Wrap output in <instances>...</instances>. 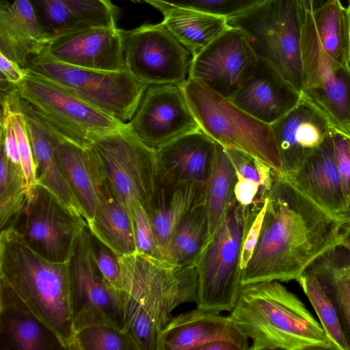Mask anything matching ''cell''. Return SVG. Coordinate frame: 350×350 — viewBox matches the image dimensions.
<instances>
[{
	"label": "cell",
	"mask_w": 350,
	"mask_h": 350,
	"mask_svg": "<svg viewBox=\"0 0 350 350\" xmlns=\"http://www.w3.org/2000/svg\"><path fill=\"white\" fill-rule=\"evenodd\" d=\"M346 219L319 207L274 170L258 241L242 271V285L297 280L319 255L337 245Z\"/></svg>",
	"instance_id": "1"
},
{
	"label": "cell",
	"mask_w": 350,
	"mask_h": 350,
	"mask_svg": "<svg viewBox=\"0 0 350 350\" xmlns=\"http://www.w3.org/2000/svg\"><path fill=\"white\" fill-rule=\"evenodd\" d=\"M122 330L136 350H161V333L180 305L195 302L196 265L180 266L139 253L119 256Z\"/></svg>",
	"instance_id": "2"
},
{
	"label": "cell",
	"mask_w": 350,
	"mask_h": 350,
	"mask_svg": "<svg viewBox=\"0 0 350 350\" xmlns=\"http://www.w3.org/2000/svg\"><path fill=\"white\" fill-rule=\"evenodd\" d=\"M22 308L39 319L64 349L72 350L75 332L68 261L48 260L11 228L0 234V307Z\"/></svg>",
	"instance_id": "3"
},
{
	"label": "cell",
	"mask_w": 350,
	"mask_h": 350,
	"mask_svg": "<svg viewBox=\"0 0 350 350\" xmlns=\"http://www.w3.org/2000/svg\"><path fill=\"white\" fill-rule=\"evenodd\" d=\"M251 350H336L322 325L279 281L243 285L230 312Z\"/></svg>",
	"instance_id": "4"
},
{
	"label": "cell",
	"mask_w": 350,
	"mask_h": 350,
	"mask_svg": "<svg viewBox=\"0 0 350 350\" xmlns=\"http://www.w3.org/2000/svg\"><path fill=\"white\" fill-rule=\"evenodd\" d=\"M261 208L243 207L234 196L228 203L196 262L198 308L220 313L234 308L243 286L241 255L244 239Z\"/></svg>",
	"instance_id": "5"
},
{
	"label": "cell",
	"mask_w": 350,
	"mask_h": 350,
	"mask_svg": "<svg viewBox=\"0 0 350 350\" xmlns=\"http://www.w3.org/2000/svg\"><path fill=\"white\" fill-rule=\"evenodd\" d=\"M16 88L22 106L47 129L83 148L129 126L28 70Z\"/></svg>",
	"instance_id": "6"
},
{
	"label": "cell",
	"mask_w": 350,
	"mask_h": 350,
	"mask_svg": "<svg viewBox=\"0 0 350 350\" xmlns=\"http://www.w3.org/2000/svg\"><path fill=\"white\" fill-rule=\"evenodd\" d=\"M180 86L200 129L216 144L246 152L283 174L271 125L198 80L188 78Z\"/></svg>",
	"instance_id": "7"
},
{
	"label": "cell",
	"mask_w": 350,
	"mask_h": 350,
	"mask_svg": "<svg viewBox=\"0 0 350 350\" xmlns=\"http://www.w3.org/2000/svg\"><path fill=\"white\" fill-rule=\"evenodd\" d=\"M304 12L298 0H265L227 19L229 27L243 32L256 56L271 63L301 93Z\"/></svg>",
	"instance_id": "8"
},
{
	"label": "cell",
	"mask_w": 350,
	"mask_h": 350,
	"mask_svg": "<svg viewBox=\"0 0 350 350\" xmlns=\"http://www.w3.org/2000/svg\"><path fill=\"white\" fill-rule=\"evenodd\" d=\"M24 69L46 79L124 123L131 120L148 87L126 70L103 71L74 66L44 53L30 57Z\"/></svg>",
	"instance_id": "9"
},
{
	"label": "cell",
	"mask_w": 350,
	"mask_h": 350,
	"mask_svg": "<svg viewBox=\"0 0 350 350\" xmlns=\"http://www.w3.org/2000/svg\"><path fill=\"white\" fill-rule=\"evenodd\" d=\"M89 148L128 211L137 202L146 210L157 187L156 150L144 144L130 124L96 139Z\"/></svg>",
	"instance_id": "10"
},
{
	"label": "cell",
	"mask_w": 350,
	"mask_h": 350,
	"mask_svg": "<svg viewBox=\"0 0 350 350\" xmlns=\"http://www.w3.org/2000/svg\"><path fill=\"white\" fill-rule=\"evenodd\" d=\"M87 225L81 215L37 184L27 192L22 206L7 227L44 258L64 262L68 261L76 238Z\"/></svg>",
	"instance_id": "11"
},
{
	"label": "cell",
	"mask_w": 350,
	"mask_h": 350,
	"mask_svg": "<svg viewBox=\"0 0 350 350\" xmlns=\"http://www.w3.org/2000/svg\"><path fill=\"white\" fill-rule=\"evenodd\" d=\"M126 70L146 85H180L192 55L161 23L122 30Z\"/></svg>",
	"instance_id": "12"
},
{
	"label": "cell",
	"mask_w": 350,
	"mask_h": 350,
	"mask_svg": "<svg viewBox=\"0 0 350 350\" xmlns=\"http://www.w3.org/2000/svg\"><path fill=\"white\" fill-rule=\"evenodd\" d=\"M68 271L75 334L96 324L122 330L120 294L110 286L95 262L88 225L75 239L68 260Z\"/></svg>",
	"instance_id": "13"
},
{
	"label": "cell",
	"mask_w": 350,
	"mask_h": 350,
	"mask_svg": "<svg viewBox=\"0 0 350 350\" xmlns=\"http://www.w3.org/2000/svg\"><path fill=\"white\" fill-rule=\"evenodd\" d=\"M301 56L302 96L321 109L335 128L350 135V65L331 60L304 19Z\"/></svg>",
	"instance_id": "14"
},
{
	"label": "cell",
	"mask_w": 350,
	"mask_h": 350,
	"mask_svg": "<svg viewBox=\"0 0 350 350\" xmlns=\"http://www.w3.org/2000/svg\"><path fill=\"white\" fill-rule=\"evenodd\" d=\"M129 123L135 135L155 150L201 130L180 85L148 86Z\"/></svg>",
	"instance_id": "15"
},
{
	"label": "cell",
	"mask_w": 350,
	"mask_h": 350,
	"mask_svg": "<svg viewBox=\"0 0 350 350\" xmlns=\"http://www.w3.org/2000/svg\"><path fill=\"white\" fill-rule=\"evenodd\" d=\"M256 56L239 29L228 27L192 57L188 78L230 99L239 89Z\"/></svg>",
	"instance_id": "16"
},
{
	"label": "cell",
	"mask_w": 350,
	"mask_h": 350,
	"mask_svg": "<svg viewBox=\"0 0 350 350\" xmlns=\"http://www.w3.org/2000/svg\"><path fill=\"white\" fill-rule=\"evenodd\" d=\"M301 96L271 63L256 57L239 89L229 100L271 125L293 109Z\"/></svg>",
	"instance_id": "17"
},
{
	"label": "cell",
	"mask_w": 350,
	"mask_h": 350,
	"mask_svg": "<svg viewBox=\"0 0 350 350\" xmlns=\"http://www.w3.org/2000/svg\"><path fill=\"white\" fill-rule=\"evenodd\" d=\"M44 53L74 66L103 71L126 70L121 29L115 27L84 29L49 42Z\"/></svg>",
	"instance_id": "18"
},
{
	"label": "cell",
	"mask_w": 350,
	"mask_h": 350,
	"mask_svg": "<svg viewBox=\"0 0 350 350\" xmlns=\"http://www.w3.org/2000/svg\"><path fill=\"white\" fill-rule=\"evenodd\" d=\"M271 126L285 176L293 173L334 127L326 114L303 96L293 109Z\"/></svg>",
	"instance_id": "19"
},
{
	"label": "cell",
	"mask_w": 350,
	"mask_h": 350,
	"mask_svg": "<svg viewBox=\"0 0 350 350\" xmlns=\"http://www.w3.org/2000/svg\"><path fill=\"white\" fill-rule=\"evenodd\" d=\"M216 146L200 130L156 150L158 183L168 187L184 184L206 185Z\"/></svg>",
	"instance_id": "20"
},
{
	"label": "cell",
	"mask_w": 350,
	"mask_h": 350,
	"mask_svg": "<svg viewBox=\"0 0 350 350\" xmlns=\"http://www.w3.org/2000/svg\"><path fill=\"white\" fill-rule=\"evenodd\" d=\"M286 176L327 213L342 219L350 217L335 161L332 130L301 165Z\"/></svg>",
	"instance_id": "21"
},
{
	"label": "cell",
	"mask_w": 350,
	"mask_h": 350,
	"mask_svg": "<svg viewBox=\"0 0 350 350\" xmlns=\"http://www.w3.org/2000/svg\"><path fill=\"white\" fill-rule=\"evenodd\" d=\"M49 42L79 30L115 27L120 9L111 0H29Z\"/></svg>",
	"instance_id": "22"
},
{
	"label": "cell",
	"mask_w": 350,
	"mask_h": 350,
	"mask_svg": "<svg viewBox=\"0 0 350 350\" xmlns=\"http://www.w3.org/2000/svg\"><path fill=\"white\" fill-rule=\"evenodd\" d=\"M215 341L234 343L240 350L250 348L230 316L197 308L171 319L161 333V350H199Z\"/></svg>",
	"instance_id": "23"
},
{
	"label": "cell",
	"mask_w": 350,
	"mask_h": 350,
	"mask_svg": "<svg viewBox=\"0 0 350 350\" xmlns=\"http://www.w3.org/2000/svg\"><path fill=\"white\" fill-rule=\"evenodd\" d=\"M95 180L98 206L88 226L95 237L119 256L136 253L131 215L118 198L90 148L87 149Z\"/></svg>",
	"instance_id": "24"
},
{
	"label": "cell",
	"mask_w": 350,
	"mask_h": 350,
	"mask_svg": "<svg viewBox=\"0 0 350 350\" xmlns=\"http://www.w3.org/2000/svg\"><path fill=\"white\" fill-rule=\"evenodd\" d=\"M48 44L29 0L0 3V53L24 69Z\"/></svg>",
	"instance_id": "25"
},
{
	"label": "cell",
	"mask_w": 350,
	"mask_h": 350,
	"mask_svg": "<svg viewBox=\"0 0 350 350\" xmlns=\"http://www.w3.org/2000/svg\"><path fill=\"white\" fill-rule=\"evenodd\" d=\"M206 185L184 184L157 187L147 208L154 237L162 258L181 217L191 208L205 203Z\"/></svg>",
	"instance_id": "26"
},
{
	"label": "cell",
	"mask_w": 350,
	"mask_h": 350,
	"mask_svg": "<svg viewBox=\"0 0 350 350\" xmlns=\"http://www.w3.org/2000/svg\"><path fill=\"white\" fill-rule=\"evenodd\" d=\"M304 271L316 278L335 307L350 350V250L335 245Z\"/></svg>",
	"instance_id": "27"
},
{
	"label": "cell",
	"mask_w": 350,
	"mask_h": 350,
	"mask_svg": "<svg viewBox=\"0 0 350 350\" xmlns=\"http://www.w3.org/2000/svg\"><path fill=\"white\" fill-rule=\"evenodd\" d=\"M21 107L26 118L33 151L36 184L45 187L65 206L84 218L83 211L74 198L55 157L52 133L22 105Z\"/></svg>",
	"instance_id": "28"
},
{
	"label": "cell",
	"mask_w": 350,
	"mask_h": 350,
	"mask_svg": "<svg viewBox=\"0 0 350 350\" xmlns=\"http://www.w3.org/2000/svg\"><path fill=\"white\" fill-rule=\"evenodd\" d=\"M53 135L55 157L88 222L97 209L98 196L87 148Z\"/></svg>",
	"instance_id": "29"
},
{
	"label": "cell",
	"mask_w": 350,
	"mask_h": 350,
	"mask_svg": "<svg viewBox=\"0 0 350 350\" xmlns=\"http://www.w3.org/2000/svg\"><path fill=\"white\" fill-rule=\"evenodd\" d=\"M1 350L64 349L55 335L29 311L0 307Z\"/></svg>",
	"instance_id": "30"
},
{
	"label": "cell",
	"mask_w": 350,
	"mask_h": 350,
	"mask_svg": "<svg viewBox=\"0 0 350 350\" xmlns=\"http://www.w3.org/2000/svg\"><path fill=\"white\" fill-rule=\"evenodd\" d=\"M304 20L331 60L340 66L350 65L347 10L340 0H329L313 12L304 11Z\"/></svg>",
	"instance_id": "31"
},
{
	"label": "cell",
	"mask_w": 350,
	"mask_h": 350,
	"mask_svg": "<svg viewBox=\"0 0 350 350\" xmlns=\"http://www.w3.org/2000/svg\"><path fill=\"white\" fill-rule=\"evenodd\" d=\"M160 12L163 15L162 23L192 57L229 27L224 17L194 10L169 8Z\"/></svg>",
	"instance_id": "32"
},
{
	"label": "cell",
	"mask_w": 350,
	"mask_h": 350,
	"mask_svg": "<svg viewBox=\"0 0 350 350\" xmlns=\"http://www.w3.org/2000/svg\"><path fill=\"white\" fill-rule=\"evenodd\" d=\"M205 203L187 211L179 219L170 241L165 259L174 265H196L209 239Z\"/></svg>",
	"instance_id": "33"
},
{
	"label": "cell",
	"mask_w": 350,
	"mask_h": 350,
	"mask_svg": "<svg viewBox=\"0 0 350 350\" xmlns=\"http://www.w3.org/2000/svg\"><path fill=\"white\" fill-rule=\"evenodd\" d=\"M236 170L224 147L217 144L213 169L206 187L205 204L209 235L215 232L224 211L234 196Z\"/></svg>",
	"instance_id": "34"
},
{
	"label": "cell",
	"mask_w": 350,
	"mask_h": 350,
	"mask_svg": "<svg viewBox=\"0 0 350 350\" xmlns=\"http://www.w3.org/2000/svg\"><path fill=\"white\" fill-rule=\"evenodd\" d=\"M297 280L335 349L349 350L337 311L316 278L304 271Z\"/></svg>",
	"instance_id": "35"
},
{
	"label": "cell",
	"mask_w": 350,
	"mask_h": 350,
	"mask_svg": "<svg viewBox=\"0 0 350 350\" xmlns=\"http://www.w3.org/2000/svg\"><path fill=\"white\" fill-rule=\"evenodd\" d=\"M27 192L23 172L16 170L8 161L1 148L0 159V226H8L22 206Z\"/></svg>",
	"instance_id": "36"
},
{
	"label": "cell",
	"mask_w": 350,
	"mask_h": 350,
	"mask_svg": "<svg viewBox=\"0 0 350 350\" xmlns=\"http://www.w3.org/2000/svg\"><path fill=\"white\" fill-rule=\"evenodd\" d=\"M72 350H136L121 329L104 325L86 326L75 334Z\"/></svg>",
	"instance_id": "37"
},
{
	"label": "cell",
	"mask_w": 350,
	"mask_h": 350,
	"mask_svg": "<svg viewBox=\"0 0 350 350\" xmlns=\"http://www.w3.org/2000/svg\"><path fill=\"white\" fill-rule=\"evenodd\" d=\"M159 11L169 8L194 10L226 18L239 15L265 0H142Z\"/></svg>",
	"instance_id": "38"
},
{
	"label": "cell",
	"mask_w": 350,
	"mask_h": 350,
	"mask_svg": "<svg viewBox=\"0 0 350 350\" xmlns=\"http://www.w3.org/2000/svg\"><path fill=\"white\" fill-rule=\"evenodd\" d=\"M129 213L133 227L136 252L162 258L144 205L141 202H135L130 208Z\"/></svg>",
	"instance_id": "39"
},
{
	"label": "cell",
	"mask_w": 350,
	"mask_h": 350,
	"mask_svg": "<svg viewBox=\"0 0 350 350\" xmlns=\"http://www.w3.org/2000/svg\"><path fill=\"white\" fill-rule=\"evenodd\" d=\"M90 246L95 262L102 275L118 293L122 288L119 256L90 232Z\"/></svg>",
	"instance_id": "40"
},
{
	"label": "cell",
	"mask_w": 350,
	"mask_h": 350,
	"mask_svg": "<svg viewBox=\"0 0 350 350\" xmlns=\"http://www.w3.org/2000/svg\"><path fill=\"white\" fill-rule=\"evenodd\" d=\"M224 149L234 165L237 176L265 185H271L274 170L267 164L243 151L233 148Z\"/></svg>",
	"instance_id": "41"
},
{
	"label": "cell",
	"mask_w": 350,
	"mask_h": 350,
	"mask_svg": "<svg viewBox=\"0 0 350 350\" xmlns=\"http://www.w3.org/2000/svg\"><path fill=\"white\" fill-rule=\"evenodd\" d=\"M332 138L335 161L350 211V135L334 127Z\"/></svg>",
	"instance_id": "42"
},
{
	"label": "cell",
	"mask_w": 350,
	"mask_h": 350,
	"mask_svg": "<svg viewBox=\"0 0 350 350\" xmlns=\"http://www.w3.org/2000/svg\"><path fill=\"white\" fill-rule=\"evenodd\" d=\"M237 177L234 188V197L237 202L246 208L263 207L271 185H265L238 176Z\"/></svg>",
	"instance_id": "43"
},
{
	"label": "cell",
	"mask_w": 350,
	"mask_h": 350,
	"mask_svg": "<svg viewBox=\"0 0 350 350\" xmlns=\"http://www.w3.org/2000/svg\"><path fill=\"white\" fill-rule=\"evenodd\" d=\"M265 205L266 202L264 206L256 215L244 239L241 255V268L242 271L245 268L250 261L257 243L265 213Z\"/></svg>",
	"instance_id": "44"
},
{
	"label": "cell",
	"mask_w": 350,
	"mask_h": 350,
	"mask_svg": "<svg viewBox=\"0 0 350 350\" xmlns=\"http://www.w3.org/2000/svg\"><path fill=\"white\" fill-rule=\"evenodd\" d=\"M1 80L16 85L25 78V70L17 63L0 53Z\"/></svg>",
	"instance_id": "45"
},
{
	"label": "cell",
	"mask_w": 350,
	"mask_h": 350,
	"mask_svg": "<svg viewBox=\"0 0 350 350\" xmlns=\"http://www.w3.org/2000/svg\"><path fill=\"white\" fill-rule=\"evenodd\" d=\"M337 244L350 250V217L345 219L340 226Z\"/></svg>",
	"instance_id": "46"
},
{
	"label": "cell",
	"mask_w": 350,
	"mask_h": 350,
	"mask_svg": "<svg viewBox=\"0 0 350 350\" xmlns=\"http://www.w3.org/2000/svg\"><path fill=\"white\" fill-rule=\"evenodd\" d=\"M240 350L234 343L227 341H215L201 347L199 350Z\"/></svg>",
	"instance_id": "47"
},
{
	"label": "cell",
	"mask_w": 350,
	"mask_h": 350,
	"mask_svg": "<svg viewBox=\"0 0 350 350\" xmlns=\"http://www.w3.org/2000/svg\"><path fill=\"white\" fill-rule=\"evenodd\" d=\"M328 1L329 0H298L301 9L306 12H313Z\"/></svg>",
	"instance_id": "48"
},
{
	"label": "cell",
	"mask_w": 350,
	"mask_h": 350,
	"mask_svg": "<svg viewBox=\"0 0 350 350\" xmlns=\"http://www.w3.org/2000/svg\"><path fill=\"white\" fill-rule=\"evenodd\" d=\"M348 2L349 3H348V6L347 8V10L349 33V40H350V0H349Z\"/></svg>",
	"instance_id": "49"
},
{
	"label": "cell",
	"mask_w": 350,
	"mask_h": 350,
	"mask_svg": "<svg viewBox=\"0 0 350 350\" xmlns=\"http://www.w3.org/2000/svg\"><path fill=\"white\" fill-rule=\"evenodd\" d=\"M7 1H8V0H0V3L7 2Z\"/></svg>",
	"instance_id": "50"
},
{
	"label": "cell",
	"mask_w": 350,
	"mask_h": 350,
	"mask_svg": "<svg viewBox=\"0 0 350 350\" xmlns=\"http://www.w3.org/2000/svg\"><path fill=\"white\" fill-rule=\"evenodd\" d=\"M131 1H139L140 0H131Z\"/></svg>",
	"instance_id": "51"
}]
</instances>
